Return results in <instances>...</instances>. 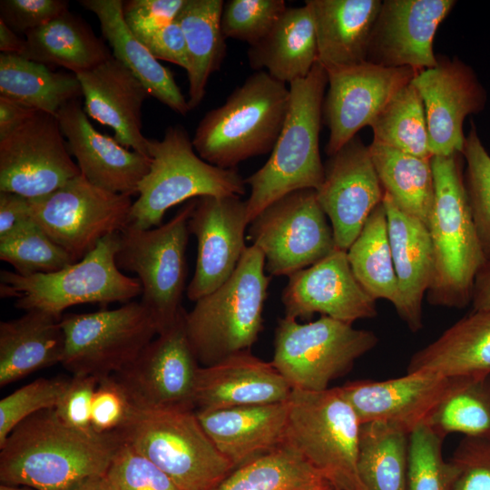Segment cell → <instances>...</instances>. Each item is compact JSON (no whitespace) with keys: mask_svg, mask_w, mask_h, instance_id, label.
Wrapping results in <instances>:
<instances>
[{"mask_svg":"<svg viewBox=\"0 0 490 490\" xmlns=\"http://www.w3.org/2000/svg\"><path fill=\"white\" fill-rule=\"evenodd\" d=\"M122 440L118 433L98 435L70 427L54 408L19 423L0 446V480L36 490H66L105 475Z\"/></svg>","mask_w":490,"mask_h":490,"instance_id":"cell-1","label":"cell"},{"mask_svg":"<svg viewBox=\"0 0 490 490\" xmlns=\"http://www.w3.org/2000/svg\"><path fill=\"white\" fill-rule=\"evenodd\" d=\"M463 155L432 156L435 201L427 221L434 272L431 305L463 309L471 304L475 276L486 261L464 184Z\"/></svg>","mask_w":490,"mask_h":490,"instance_id":"cell-2","label":"cell"},{"mask_svg":"<svg viewBox=\"0 0 490 490\" xmlns=\"http://www.w3.org/2000/svg\"><path fill=\"white\" fill-rule=\"evenodd\" d=\"M289 85V103L281 132L265 164L245 179L249 224L269 204L298 190L317 191L324 179L319 153L322 105L328 74L318 61L310 73Z\"/></svg>","mask_w":490,"mask_h":490,"instance_id":"cell-3","label":"cell"},{"mask_svg":"<svg viewBox=\"0 0 490 490\" xmlns=\"http://www.w3.org/2000/svg\"><path fill=\"white\" fill-rule=\"evenodd\" d=\"M289 88L265 71H258L232 91L226 102L200 121L193 148L205 162L236 166L272 151L289 103Z\"/></svg>","mask_w":490,"mask_h":490,"instance_id":"cell-4","label":"cell"},{"mask_svg":"<svg viewBox=\"0 0 490 490\" xmlns=\"http://www.w3.org/2000/svg\"><path fill=\"white\" fill-rule=\"evenodd\" d=\"M271 276L262 252L247 246L232 275L184 313V326L201 367L249 352L262 330Z\"/></svg>","mask_w":490,"mask_h":490,"instance_id":"cell-5","label":"cell"},{"mask_svg":"<svg viewBox=\"0 0 490 490\" xmlns=\"http://www.w3.org/2000/svg\"><path fill=\"white\" fill-rule=\"evenodd\" d=\"M151 165L138 186L129 224L142 230L162 225L166 211L203 196H241L245 180L235 169H222L202 160L181 125L166 128L162 140L149 139Z\"/></svg>","mask_w":490,"mask_h":490,"instance_id":"cell-6","label":"cell"},{"mask_svg":"<svg viewBox=\"0 0 490 490\" xmlns=\"http://www.w3.org/2000/svg\"><path fill=\"white\" fill-rule=\"evenodd\" d=\"M283 443L296 450L335 490H364L358 473L361 424L338 387L292 389Z\"/></svg>","mask_w":490,"mask_h":490,"instance_id":"cell-7","label":"cell"},{"mask_svg":"<svg viewBox=\"0 0 490 490\" xmlns=\"http://www.w3.org/2000/svg\"><path fill=\"white\" fill-rule=\"evenodd\" d=\"M118 243L119 233L109 235L81 260L51 273L22 276L1 270L0 296L15 299L18 309L42 310L58 318L74 305L127 303L142 294V286L118 268Z\"/></svg>","mask_w":490,"mask_h":490,"instance_id":"cell-8","label":"cell"},{"mask_svg":"<svg viewBox=\"0 0 490 490\" xmlns=\"http://www.w3.org/2000/svg\"><path fill=\"white\" fill-rule=\"evenodd\" d=\"M118 435L182 490H213L234 470L195 411L135 408Z\"/></svg>","mask_w":490,"mask_h":490,"instance_id":"cell-9","label":"cell"},{"mask_svg":"<svg viewBox=\"0 0 490 490\" xmlns=\"http://www.w3.org/2000/svg\"><path fill=\"white\" fill-rule=\"evenodd\" d=\"M197 199L190 200L168 222L142 230L128 224L119 232L118 268L137 275L142 304L151 314L158 334L172 327L183 308L189 220Z\"/></svg>","mask_w":490,"mask_h":490,"instance_id":"cell-10","label":"cell"},{"mask_svg":"<svg viewBox=\"0 0 490 490\" xmlns=\"http://www.w3.org/2000/svg\"><path fill=\"white\" fill-rule=\"evenodd\" d=\"M377 342L373 331L328 317L305 324L284 317L275 329L271 363L292 389L321 391Z\"/></svg>","mask_w":490,"mask_h":490,"instance_id":"cell-11","label":"cell"},{"mask_svg":"<svg viewBox=\"0 0 490 490\" xmlns=\"http://www.w3.org/2000/svg\"><path fill=\"white\" fill-rule=\"evenodd\" d=\"M65 346L62 365L73 376L98 379L124 370L158 335L142 302L61 318Z\"/></svg>","mask_w":490,"mask_h":490,"instance_id":"cell-12","label":"cell"},{"mask_svg":"<svg viewBox=\"0 0 490 490\" xmlns=\"http://www.w3.org/2000/svg\"><path fill=\"white\" fill-rule=\"evenodd\" d=\"M316 191H291L262 210L249 224L248 236L263 254L270 276H289L336 249L333 231Z\"/></svg>","mask_w":490,"mask_h":490,"instance_id":"cell-13","label":"cell"},{"mask_svg":"<svg viewBox=\"0 0 490 490\" xmlns=\"http://www.w3.org/2000/svg\"><path fill=\"white\" fill-rule=\"evenodd\" d=\"M131 196L89 182L82 174L37 199H30L34 221L77 262L105 237L128 224Z\"/></svg>","mask_w":490,"mask_h":490,"instance_id":"cell-14","label":"cell"},{"mask_svg":"<svg viewBox=\"0 0 490 490\" xmlns=\"http://www.w3.org/2000/svg\"><path fill=\"white\" fill-rule=\"evenodd\" d=\"M177 322L157 335L122 372L113 375L139 410L195 411L200 364L184 326Z\"/></svg>","mask_w":490,"mask_h":490,"instance_id":"cell-15","label":"cell"},{"mask_svg":"<svg viewBox=\"0 0 490 490\" xmlns=\"http://www.w3.org/2000/svg\"><path fill=\"white\" fill-rule=\"evenodd\" d=\"M80 174L57 116L37 111L0 140V191L37 199Z\"/></svg>","mask_w":490,"mask_h":490,"instance_id":"cell-16","label":"cell"},{"mask_svg":"<svg viewBox=\"0 0 490 490\" xmlns=\"http://www.w3.org/2000/svg\"><path fill=\"white\" fill-rule=\"evenodd\" d=\"M326 71L328 88L323 100L322 122L329 131L328 156L357 136L360 129L370 126L393 96L418 73L368 61Z\"/></svg>","mask_w":490,"mask_h":490,"instance_id":"cell-17","label":"cell"},{"mask_svg":"<svg viewBox=\"0 0 490 490\" xmlns=\"http://www.w3.org/2000/svg\"><path fill=\"white\" fill-rule=\"evenodd\" d=\"M316 194L330 220L336 248L348 250L384 197L369 148L358 135L329 156Z\"/></svg>","mask_w":490,"mask_h":490,"instance_id":"cell-18","label":"cell"},{"mask_svg":"<svg viewBox=\"0 0 490 490\" xmlns=\"http://www.w3.org/2000/svg\"><path fill=\"white\" fill-rule=\"evenodd\" d=\"M425 109L431 156L461 153L465 119L484 110L486 92L474 70L458 57H437L435 67L412 80Z\"/></svg>","mask_w":490,"mask_h":490,"instance_id":"cell-19","label":"cell"},{"mask_svg":"<svg viewBox=\"0 0 490 490\" xmlns=\"http://www.w3.org/2000/svg\"><path fill=\"white\" fill-rule=\"evenodd\" d=\"M248 225L247 201L240 196L197 199L188 223L197 239L196 269L186 290L190 300L196 302L232 275L247 248Z\"/></svg>","mask_w":490,"mask_h":490,"instance_id":"cell-20","label":"cell"},{"mask_svg":"<svg viewBox=\"0 0 490 490\" xmlns=\"http://www.w3.org/2000/svg\"><path fill=\"white\" fill-rule=\"evenodd\" d=\"M288 278L281 295L285 317L307 319L319 313L353 325L377 315V300L355 277L347 250L336 248L317 263Z\"/></svg>","mask_w":490,"mask_h":490,"instance_id":"cell-21","label":"cell"},{"mask_svg":"<svg viewBox=\"0 0 490 490\" xmlns=\"http://www.w3.org/2000/svg\"><path fill=\"white\" fill-rule=\"evenodd\" d=\"M455 0H384L375 22L367 61L416 72L435 67L433 42Z\"/></svg>","mask_w":490,"mask_h":490,"instance_id":"cell-22","label":"cell"},{"mask_svg":"<svg viewBox=\"0 0 490 490\" xmlns=\"http://www.w3.org/2000/svg\"><path fill=\"white\" fill-rule=\"evenodd\" d=\"M457 377L407 373L382 381L358 380L338 387L360 424L383 422L407 433L426 425Z\"/></svg>","mask_w":490,"mask_h":490,"instance_id":"cell-23","label":"cell"},{"mask_svg":"<svg viewBox=\"0 0 490 490\" xmlns=\"http://www.w3.org/2000/svg\"><path fill=\"white\" fill-rule=\"evenodd\" d=\"M68 150L76 158L81 174L101 189L132 196L151 165V157L122 146L114 137L98 132L79 99L58 113Z\"/></svg>","mask_w":490,"mask_h":490,"instance_id":"cell-24","label":"cell"},{"mask_svg":"<svg viewBox=\"0 0 490 490\" xmlns=\"http://www.w3.org/2000/svg\"><path fill=\"white\" fill-rule=\"evenodd\" d=\"M76 76L87 116L112 128L122 146L149 156V139L142 132V105L150 95L144 85L113 56Z\"/></svg>","mask_w":490,"mask_h":490,"instance_id":"cell-25","label":"cell"},{"mask_svg":"<svg viewBox=\"0 0 490 490\" xmlns=\"http://www.w3.org/2000/svg\"><path fill=\"white\" fill-rule=\"evenodd\" d=\"M291 391L271 362L242 352L200 368L195 411L286 402Z\"/></svg>","mask_w":490,"mask_h":490,"instance_id":"cell-26","label":"cell"},{"mask_svg":"<svg viewBox=\"0 0 490 490\" xmlns=\"http://www.w3.org/2000/svg\"><path fill=\"white\" fill-rule=\"evenodd\" d=\"M387 232L399 289L396 309L412 332L423 327V299L434 272L433 249L426 223L401 211L384 193Z\"/></svg>","mask_w":490,"mask_h":490,"instance_id":"cell-27","label":"cell"},{"mask_svg":"<svg viewBox=\"0 0 490 490\" xmlns=\"http://www.w3.org/2000/svg\"><path fill=\"white\" fill-rule=\"evenodd\" d=\"M288 401L195 411L220 453L238 466L283 443Z\"/></svg>","mask_w":490,"mask_h":490,"instance_id":"cell-28","label":"cell"},{"mask_svg":"<svg viewBox=\"0 0 490 490\" xmlns=\"http://www.w3.org/2000/svg\"><path fill=\"white\" fill-rule=\"evenodd\" d=\"M326 70L367 62L380 0H307Z\"/></svg>","mask_w":490,"mask_h":490,"instance_id":"cell-29","label":"cell"},{"mask_svg":"<svg viewBox=\"0 0 490 490\" xmlns=\"http://www.w3.org/2000/svg\"><path fill=\"white\" fill-rule=\"evenodd\" d=\"M80 5L93 13L103 38L120 61L144 85L151 96L174 111L186 115L188 101L176 83L172 73L156 59L133 34L122 15V0H80Z\"/></svg>","mask_w":490,"mask_h":490,"instance_id":"cell-30","label":"cell"},{"mask_svg":"<svg viewBox=\"0 0 490 490\" xmlns=\"http://www.w3.org/2000/svg\"><path fill=\"white\" fill-rule=\"evenodd\" d=\"M407 373L445 377L490 374V309L473 310L415 352Z\"/></svg>","mask_w":490,"mask_h":490,"instance_id":"cell-31","label":"cell"},{"mask_svg":"<svg viewBox=\"0 0 490 490\" xmlns=\"http://www.w3.org/2000/svg\"><path fill=\"white\" fill-rule=\"evenodd\" d=\"M65 337L61 318L42 310L0 323V387L62 363Z\"/></svg>","mask_w":490,"mask_h":490,"instance_id":"cell-32","label":"cell"},{"mask_svg":"<svg viewBox=\"0 0 490 490\" xmlns=\"http://www.w3.org/2000/svg\"><path fill=\"white\" fill-rule=\"evenodd\" d=\"M250 66L267 70L284 83L305 78L318 61V44L312 15L309 6L288 7L270 32L250 45Z\"/></svg>","mask_w":490,"mask_h":490,"instance_id":"cell-33","label":"cell"},{"mask_svg":"<svg viewBox=\"0 0 490 490\" xmlns=\"http://www.w3.org/2000/svg\"><path fill=\"white\" fill-rule=\"evenodd\" d=\"M21 54L48 66L78 74L110 59V50L80 16L69 10L25 34Z\"/></svg>","mask_w":490,"mask_h":490,"instance_id":"cell-34","label":"cell"},{"mask_svg":"<svg viewBox=\"0 0 490 490\" xmlns=\"http://www.w3.org/2000/svg\"><path fill=\"white\" fill-rule=\"evenodd\" d=\"M223 5L222 0H185L176 18L187 44L190 110L203 100L208 80L220 69L226 54L220 26Z\"/></svg>","mask_w":490,"mask_h":490,"instance_id":"cell-35","label":"cell"},{"mask_svg":"<svg viewBox=\"0 0 490 490\" xmlns=\"http://www.w3.org/2000/svg\"><path fill=\"white\" fill-rule=\"evenodd\" d=\"M0 96L57 116L65 104L83 94L76 74L55 72L19 54L1 53Z\"/></svg>","mask_w":490,"mask_h":490,"instance_id":"cell-36","label":"cell"},{"mask_svg":"<svg viewBox=\"0 0 490 490\" xmlns=\"http://www.w3.org/2000/svg\"><path fill=\"white\" fill-rule=\"evenodd\" d=\"M384 193L404 212L426 224L435 201L431 158L372 142L368 146Z\"/></svg>","mask_w":490,"mask_h":490,"instance_id":"cell-37","label":"cell"},{"mask_svg":"<svg viewBox=\"0 0 490 490\" xmlns=\"http://www.w3.org/2000/svg\"><path fill=\"white\" fill-rule=\"evenodd\" d=\"M331 489L332 485L301 455L282 443L232 470L213 490Z\"/></svg>","mask_w":490,"mask_h":490,"instance_id":"cell-38","label":"cell"},{"mask_svg":"<svg viewBox=\"0 0 490 490\" xmlns=\"http://www.w3.org/2000/svg\"><path fill=\"white\" fill-rule=\"evenodd\" d=\"M409 434L383 422L362 424L358 473L364 490H407Z\"/></svg>","mask_w":490,"mask_h":490,"instance_id":"cell-39","label":"cell"},{"mask_svg":"<svg viewBox=\"0 0 490 490\" xmlns=\"http://www.w3.org/2000/svg\"><path fill=\"white\" fill-rule=\"evenodd\" d=\"M347 255L352 271L364 289L376 300L389 301L397 309L400 300L399 289L382 202L372 211Z\"/></svg>","mask_w":490,"mask_h":490,"instance_id":"cell-40","label":"cell"},{"mask_svg":"<svg viewBox=\"0 0 490 490\" xmlns=\"http://www.w3.org/2000/svg\"><path fill=\"white\" fill-rule=\"evenodd\" d=\"M426 426L443 438L460 433L490 439V374L457 377Z\"/></svg>","mask_w":490,"mask_h":490,"instance_id":"cell-41","label":"cell"},{"mask_svg":"<svg viewBox=\"0 0 490 490\" xmlns=\"http://www.w3.org/2000/svg\"><path fill=\"white\" fill-rule=\"evenodd\" d=\"M370 127L375 142L411 155L432 157L423 102L412 82L393 96Z\"/></svg>","mask_w":490,"mask_h":490,"instance_id":"cell-42","label":"cell"},{"mask_svg":"<svg viewBox=\"0 0 490 490\" xmlns=\"http://www.w3.org/2000/svg\"><path fill=\"white\" fill-rule=\"evenodd\" d=\"M0 260L22 276L54 272L75 262L34 220L0 240Z\"/></svg>","mask_w":490,"mask_h":490,"instance_id":"cell-43","label":"cell"},{"mask_svg":"<svg viewBox=\"0 0 490 490\" xmlns=\"http://www.w3.org/2000/svg\"><path fill=\"white\" fill-rule=\"evenodd\" d=\"M466 163L464 184L476 233L486 260H490V155L473 122L462 150Z\"/></svg>","mask_w":490,"mask_h":490,"instance_id":"cell-44","label":"cell"},{"mask_svg":"<svg viewBox=\"0 0 490 490\" xmlns=\"http://www.w3.org/2000/svg\"><path fill=\"white\" fill-rule=\"evenodd\" d=\"M444 438L426 425L409 434L407 490H450V467Z\"/></svg>","mask_w":490,"mask_h":490,"instance_id":"cell-45","label":"cell"},{"mask_svg":"<svg viewBox=\"0 0 490 490\" xmlns=\"http://www.w3.org/2000/svg\"><path fill=\"white\" fill-rule=\"evenodd\" d=\"M287 8L284 0H229L221 13L222 34L252 45L270 32Z\"/></svg>","mask_w":490,"mask_h":490,"instance_id":"cell-46","label":"cell"},{"mask_svg":"<svg viewBox=\"0 0 490 490\" xmlns=\"http://www.w3.org/2000/svg\"><path fill=\"white\" fill-rule=\"evenodd\" d=\"M69 379L38 378L0 401V446L11 431L28 416L54 408L65 391Z\"/></svg>","mask_w":490,"mask_h":490,"instance_id":"cell-47","label":"cell"},{"mask_svg":"<svg viewBox=\"0 0 490 490\" xmlns=\"http://www.w3.org/2000/svg\"><path fill=\"white\" fill-rule=\"evenodd\" d=\"M106 478L111 490H182L152 461L122 441Z\"/></svg>","mask_w":490,"mask_h":490,"instance_id":"cell-48","label":"cell"},{"mask_svg":"<svg viewBox=\"0 0 490 490\" xmlns=\"http://www.w3.org/2000/svg\"><path fill=\"white\" fill-rule=\"evenodd\" d=\"M448 464L450 490H490V439L464 436Z\"/></svg>","mask_w":490,"mask_h":490,"instance_id":"cell-49","label":"cell"},{"mask_svg":"<svg viewBox=\"0 0 490 490\" xmlns=\"http://www.w3.org/2000/svg\"><path fill=\"white\" fill-rule=\"evenodd\" d=\"M135 407L115 378L99 379L91 409V426L98 435L118 433L128 423Z\"/></svg>","mask_w":490,"mask_h":490,"instance_id":"cell-50","label":"cell"},{"mask_svg":"<svg viewBox=\"0 0 490 490\" xmlns=\"http://www.w3.org/2000/svg\"><path fill=\"white\" fill-rule=\"evenodd\" d=\"M65 0H1L0 19L16 34L37 29L64 12Z\"/></svg>","mask_w":490,"mask_h":490,"instance_id":"cell-51","label":"cell"},{"mask_svg":"<svg viewBox=\"0 0 490 490\" xmlns=\"http://www.w3.org/2000/svg\"><path fill=\"white\" fill-rule=\"evenodd\" d=\"M99 379L92 376H73L54 407L57 416L70 427L94 433L91 426V409Z\"/></svg>","mask_w":490,"mask_h":490,"instance_id":"cell-52","label":"cell"},{"mask_svg":"<svg viewBox=\"0 0 490 490\" xmlns=\"http://www.w3.org/2000/svg\"><path fill=\"white\" fill-rule=\"evenodd\" d=\"M185 0L123 1V19L136 37L152 33L176 20Z\"/></svg>","mask_w":490,"mask_h":490,"instance_id":"cell-53","label":"cell"},{"mask_svg":"<svg viewBox=\"0 0 490 490\" xmlns=\"http://www.w3.org/2000/svg\"><path fill=\"white\" fill-rule=\"evenodd\" d=\"M158 60H164L189 69L186 40L180 24L175 20L169 24L137 37Z\"/></svg>","mask_w":490,"mask_h":490,"instance_id":"cell-54","label":"cell"},{"mask_svg":"<svg viewBox=\"0 0 490 490\" xmlns=\"http://www.w3.org/2000/svg\"><path fill=\"white\" fill-rule=\"evenodd\" d=\"M32 220L30 199L14 192L0 191V240Z\"/></svg>","mask_w":490,"mask_h":490,"instance_id":"cell-55","label":"cell"},{"mask_svg":"<svg viewBox=\"0 0 490 490\" xmlns=\"http://www.w3.org/2000/svg\"><path fill=\"white\" fill-rule=\"evenodd\" d=\"M36 112L16 101L0 96V140L12 133Z\"/></svg>","mask_w":490,"mask_h":490,"instance_id":"cell-56","label":"cell"},{"mask_svg":"<svg viewBox=\"0 0 490 490\" xmlns=\"http://www.w3.org/2000/svg\"><path fill=\"white\" fill-rule=\"evenodd\" d=\"M473 310L490 309V260L478 270L471 296Z\"/></svg>","mask_w":490,"mask_h":490,"instance_id":"cell-57","label":"cell"},{"mask_svg":"<svg viewBox=\"0 0 490 490\" xmlns=\"http://www.w3.org/2000/svg\"><path fill=\"white\" fill-rule=\"evenodd\" d=\"M25 45V39L18 36L0 19V51L4 54H21Z\"/></svg>","mask_w":490,"mask_h":490,"instance_id":"cell-58","label":"cell"},{"mask_svg":"<svg viewBox=\"0 0 490 490\" xmlns=\"http://www.w3.org/2000/svg\"><path fill=\"white\" fill-rule=\"evenodd\" d=\"M66 490H111L105 475L92 476L83 479Z\"/></svg>","mask_w":490,"mask_h":490,"instance_id":"cell-59","label":"cell"},{"mask_svg":"<svg viewBox=\"0 0 490 490\" xmlns=\"http://www.w3.org/2000/svg\"><path fill=\"white\" fill-rule=\"evenodd\" d=\"M0 490H36V489L29 487V486H25V485L2 484L0 486Z\"/></svg>","mask_w":490,"mask_h":490,"instance_id":"cell-60","label":"cell"},{"mask_svg":"<svg viewBox=\"0 0 490 490\" xmlns=\"http://www.w3.org/2000/svg\"><path fill=\"white\" fill-rule=\"evenodd\" d=\"M331 490H334V489H331Z\"/></svg>","mask_w":490,"mask_h":490,"instance_id":"cell-61","label":"cell"}]
</instances>
